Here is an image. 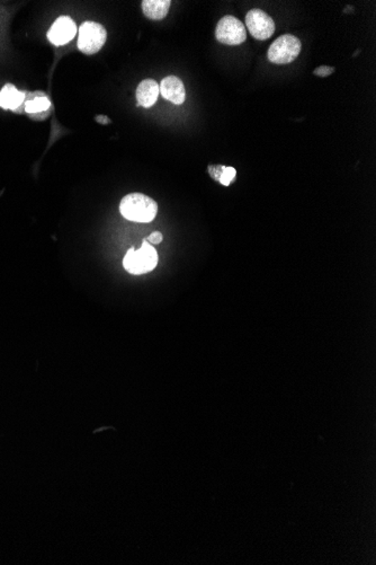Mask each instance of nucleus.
<instances>
[{"label": "nucleus", "mask_w": 376, "mask_h": 565, "mask_svg": "<svg viewBox=\"0 0 376 565\" xmlns=\"http://www.w3.org/2000/svg\"><path fill=\"white\" fill-rule=\"evenodd\" d=\"M237 175V171L233 167H226L221 172L220 177H219V182L224 186H229L230 183L233 182Z\"/></svg>", "instance_id": "13"}, {"label": "nucleus", "mask_w": 376, "mask_h": 565, "mask_svg": "<svg viewBox=\"0 0 376 565\" xmlns=\"http://www.w3.org/2000/svg\"><path fill=\"white\" fill-rule=\"evenodd\" d=\"M215 36L221 43L226 45H239L244 43L247 38V31L244 23L235 16L226 15L221 18L217 29Z\"/></svg>", "instance_id": "5"}, {"label": "nucleus", "mask_w": 376, "mask_h": 565, "mask_svg": "<svg viewBox=\"0 0 376 565\" xmlns=\"http://www.w3.org/2000/svg\"><path fill=\"white\" fill-rule=\"evenodd\" d=\"M335 73V67H330V66H320L319 68L313 71V74L318 77H328Z\"/></svg>", "instance_id": "14"}, {"label": "nucleus", "mask_w": 376, "mask_h": 565, "mask_svg": "<svg viewBox=\"0 0 376 565\" xmlns=\"http://www.w3.org/2000/svg\"><path fill=\"white\" fill-rule=\"evenodd\" d=\"M158 264V253L148 241H142L139 250L130 248L123 259V266L131 274L148 273L156 269Z\"/></svg>", "instance_id": "2"}, {"label": "nucleus", "mask_w": 376, "mask_h": 565, "mask_svg": "<svg viewBox=\"0 0 376 565\" xmlns=\"http://www.w3.org/2000/svg\"><path fill=\"white\" fill-rule=\"evenodd\" d=\"M159 91H160L162 98L176 105H180L185 102V86L176 76H168L164 78L162 84L159 85Z\"/></svg>", "instance_id": "8"}, {"label": "nucleus", "mask_w": 376, "mask_h": 565, "mask_svg": "<svg viewBox=\"0 0 376 565\" xmlns=\"http://www.w3.org/2000/svg\"><path fill=\"white\" fill-rule=\"evenodd\" d=\"M107 38V32L102 24L85 22L79 30L78 47L85 54H95L103 47Z\"/></svg>", "instance_id": "4"}, {"label": "nucleus", "mask_w": 376, "mask_h": 565, "mask_svg": "<svg viewBox=\"0 0 376 565\" xmlns=\"http://www.w3.org/2000/svg\"><path fill=\"white\" fill-rule=\"evenodd\" d=\"M159 94V85L156 80H146L140 83L136 89V100H138V106H143V107H151L155 105L157 100H158Z\"/></svg>", "instance_id": "9"}, {"label": "nucleus", "mask_w": 376, "mask_h": 565, "mask_svg": "<svg viewBox=\"0 0 376 565\" xmlns=\"http://www.w3.org/2000/svg\"><path fill=\"white\" fill-rule=\"evenodd\" d=\"M120 212L127 220L150 223L156 218L158 204L148 195L142 193H130L120 201Z\"/></svg>", "instance_id": "1"}, {"label": "nucleus", "mask_w": 376, "mask_h": 565, "mask_svg": "<svg viewBox=\"0 0 376 565\" xmlns=\"http://www.w3.org/2000/svg\"><path fill=\"white\" fill-rule=\"evenodd\" d=\"M246 25L253 38L267 40L275 32V23L271 16L260 9H251L246 16Z\"/></svg>", "instance_id": "6"}, {"label": "nucleus", "mask_w": 376, "mask_h": 565, "mask_svg": "<svg viewBox=\"0 0 376 565\" xmlns=\"http://www.w3.org/2000/svg\"><path fill=\"white\" fill-rule=\"evenodd\" d=\"M224 167V166H217V167H213V166H211V167H210L209 172L210 174H211L212 177H213V179H215V180L219 181V177H220L221 172H222Z\"/></svg>", "instance_id": "16"}, {"label": "nucleus", "mask_w": 376, "mask_h": 565, "mask_svg": "<svg viewBox=\"0 0 376 565\" xmlns=\"http://www.w3.org/2000/svg\"><path fill=\"white\" fill-rule=\"evenodd\" d=\"M76 33V23L69 16H61L52 24L47 32V38L52 45H63L70 42Z\"/></svg>", "instance_id": "7"}, {"label": "nucleus", "mask_w": 376, "mask_h": 565, "mask_svg": "<svg viewBox=\"0 0 376 565\" xmlns=\"http://www.w3.org/2000/svg\"><path fill=\"white\" fill-rule=\"evenodd\" d=\"M50 106V100H47L45 96H42V98H36L34 100H29L26 105H25V110H26L27 113L33 114V113H41L43 111H47Z\"/></svg>", "instance_id": "12"}, {"label": "nucleus", "mask_w": 376, "mask_h": 565, "mask_svg": "<svg viewBox=\"0 0 376 565\" xmlns=\"http://www.w3.org/2000/svg\"><path fill=\"white\" fill-rule=\"evenodd\" d=\"M25 94L18 91L15 86L7 84L0 91V107L3 110H16L23 104Z\"/></svg>", "instance_id": "10"}, {"label": "nucleus", "mask_w": 376, "mask_h": 565, "mask_svg": "<svg viewBox=\"0 0 376 565\" xmlns=\"http://www.w3.org/2000/svg\"><path fill=\"white\" fill-rule=\"evenodd\" d=\"M301 52V42L292 34H284L268 49V60L276 65H286L297 59Z\"/></svg>", "instance_id": "3"}, {"label": "nucleus", "mask_w": 376, "mask_h": 565, "mask_svg": "<svg viewBox=\"0 0 376 565\" xmlns=\"http://www.w3.org/2000/svg\"><path fill=\"white\" fill-rule=\"evenodd\" d=\"M171 5L169 0H144L142 1V10L148 18L159 21L167 16Z\"/></svg>", "instance_id": "11"}, {"label": "nucleus", "mask_w": 376, "mask_h": 565, "mask_svg": "<svg viewBox=\"0 0 376 565\" xmlns=\"http://www.w3.org/2000/svg\"><path fill=\"white\" fill-rule=\"evenodd\" d=\"M162 239H164V236H162V233H159V232H155V233L151 234V235L148 237V241L153 245L160 244Z\"/></svg>", "instance_id": "15"}]
</instances>
